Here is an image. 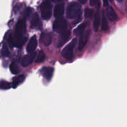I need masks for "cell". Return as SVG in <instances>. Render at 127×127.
Segmentation results:
<instances>
[{
    "label": "cell",
    "instance_id": "14",
    "mask_svg": "<svg viewBox=\"0 0 127 127\" xmlns=\"http://www.w3.org/2000/svg\"><path fill=\"white\" fill-rule=\"evenodd\" d=\"M64 7L63 4H58L54 9V16L56 17H61L64 14Z\"/></svg>",
    "mask_w": 127,
    "mask_h": 127
},
{
    "label": "cell",
    "instance_id": "13",
    "mask_svg": "<svg viewBox=\"0 0 127 127\" xmlns=\"http://www.w3.org/2000/svg\"><path fill=\"white\" fill-rule=\"evenodd\" d=\"M106 14L107 17H108L110 21H115L116 20H117L118 16L117 15L116 12H115L114 9L111 7V6H109L107 7L106 10Z\"/></svg>",
    "mask_w": 127,
    "mask_h": 127
},
{
    "label": "cell",
    "instance_id": "27",
    "mask_svg": "<svg viewBox=\"0 0 127 127\" xmlns=\"http://www.w3.org/2000/svg\"><path fill=\"white\" fill-rule=\"evenodd\" d=\"M79 1H80L81 3H82V4H85L87 0H79Z\"/></svg>",
    "mask_w": 127,
    "mask_h": 127
},
{
    "label": "cell",
    "instance_id": "25",
    "mask_svg": "<svg viewBox=\"0 0 127 127\" xmlns=\"http://www.w3.org/2000/svg\"><path fill=\"white\" fill-rule=\"evenodd\" d=\"M31 8H27V9H26V12H25V15H26V16H29L30 15V14L31 13Z\"/></svg>",
    "mask_w": 127,
    "mask_h": 127
},
{
    "label": "cell",
    "instance_id": "22",
    "mask_svg": "<svg viewBox=\"0 0 127 127\" xmlns=\"http://www.w3.org/2000/svg\"><path fill=\"white\" fill-rule=\"evenodd\" d=\"M102 31H107L108 29V22L106 17L104 15L102 16Z\"/></svg>",
    "mask_w": 127,
    "mask_h": 127
},
{
    "label": "cell",
    "instance_id": "6",
    "mask_svg": "<svg viewBox=\"0 0 127 127\" xmlns=\"http://www.w3.org/2000/svg\"><path fill=\"white\" fill-rule=\"evenodd\" d=\"M71 35V32L69 31H65L61 33L60 36L58 41V47H61L69 40Z\"/></svg>",
    "mask_w": 127,
    "mask_h": 127
},
{
    "label": "cell",
    "instance_id": "8",
    "mask_svg": "<svg viewBox=\"0 0 127 127\" xmlns=\"http://www.w3.org/2000/svg\"><path fill=\"white\" fill-rule=\"evenodd\" d=\"M35 56H36V53L34 52L29 53V54L25 56L22 60V66L26 67V66H28L29 65H30V64L32 63V62L33 61L34 58H35Z\"/></svg>",
    "mask_w": 127,
    "mask_h": 127
},
{
    "label": "cell",
    "instance_id": "1",
    "mask_svg": "<svg viewBox=\"0 0 127 127\" xmlns=\"http://www.w3.org/2000/svg\"><path fill=\"white\" fill-rule=\"evenodd\" d=\"M26 31V24L24 19H20L17 22L14 34L9 37V42L11 44L16 47H21L27 40L24 37Z\"/></svg>",
    "mask_w": 127,
    "mask_h": 127
},
{
    "label": "cell",
    "instance_id": "24",
    "mask_svg": "<svg viewBox=\"0 0 127 127\" xmlns=\"http://www.w3.org/2000/svg\"><path fill=\"white\" fill-rule=\"evenodd\" d=\"M98 0H90V4L91 6H94L95 5H96V4L97 3Z\"/></svg>",
    "mask_w": 127,
    "mask_h": 127
},
{
    "label": "cell",
    "instance_id": "2",
    "mask_svg": "<svg viewBox=\"0 0 127 127\" xmlns=\"http://www.w3.org/2000/svg\"><path fill=\"white\" fill-rule=\"evenodd\" d=\"M81 13V7L76 2H71L67 7L66 16L68 19H75L80 16Z\"/></svg>",
    "mask_w": 127,
    "mask_h": 127
},
{
    "label": "cell",
    "instance_id": "12",
    "mask_svg": "<svg viewBox=\"0 0 127 127\" xmlns=\"http://www.w3.org/2000/svg\"><path fill=\"white\" fill-rule=\"evenodd\" d=\"M40 41L45 46H49L52 43V35L50 33H43L41 35Z\"/></svg>",
    "mask_w": 127,
    "mask_h": 127
},
{
    "label": "cell",
    "instance_id": "18",
    "mask_svg": "<svg viewBox=\"0 0 127 127\" xmlns=\"http://www.w3.org/2000/svg\"><path fill=\"white\" fill-rule=\"evenodd\" d=\"M11 87V84L6 81H0V89L2 90H7L9 89Z\"/></svg>",
    "mask_w": 127,
    "mask_h": 127
},
{
    "label": "cell",
    "instance_id": "17",
    "mask_svg": "<svg viewBox=\"0 0 127 127\" xmlns=\"http://www.w3.org/2000/svg\"><path fill=\"white\" fill-rule=\"evenodd\" d=\"M87 26V22H84L83 24H81V25H79L74 31V33L76 35H81V33H83L84 31L85 30L86 27Z\"/></svg>",
    "mask_w": 127,
    "mask_h": 127
},
{
    "label": "cell",
    "instance_id": "10",
    "mask_svg": "<svg viewBox=\"0 0 127 127\" xmlns=\"http://www.w3.org/2000/svg\"><path fill=\"white\" fill-rule=\"evenodd\" d=\"M31 27L32 28L37 29H41L42 28V23L37 14H34L32 16L31 19Z\"/></svg>",
    "mask_w": 127,
    "mask_h": 127
},
{
    "label": "cell",
    "instance_id": "19",
    "mask_svg": "<svg viewBox=\"0 0 127 127\" xmlns=\"http://www.w3.org/2000/svg\"><path fill=\"white\" fill-rule=\"evenodd\" d=\"M10 71H11V73L14 74H16L18 73L19 69L18 67H17V64H16V63H12L11 64H10Z\"/></svg>",
    "mask_w": 127,
    "mask_h": 127
},
{
    "label": "cell",
    "instance_id": "15",
    "mask_svg": "<svg viewBox=\"0 0 127 127\" xmlns=\"http://www.w3.org/2000/svg\"><path fill=\"white\" fill-rule=\"evenodd\" d=\"M25 79V76L23 75H20L18 76L17 77H15L14 78L13 80H12V86L14 89L17 88L19 85L21 84L22 82L24 81Z\"/></svg>",
    "mask_w": 127,
    "mask_h": 127
},
{
    "label": "cell",
    "instance_id": "28",
    "mask_svg": "<svg viewBox=\"0 0 127 127\" xmlns=\"http://www.w3.org/2000/svg\"><path fill=\"white\" fill-rule=\"evenodd\" d=\"M52 1H55V2H58V1H62V0H52Z\"/></svg>",
    "mask_w": 127,
    "mask_h": 127
},
{
    "label": "cell",
    "instance_id": "5",
    "mask_svg": "<svg viewBox=\"0 0 127 127\" xmlns=\"http://www.w3.org/2000/svg\"><path fill=\"white\" fill-rule=\"evenodd\" d=\"M67 28V22L63 19H58L53 23V29L56 32L62 33Z\"/></svg>",
    "mask_w": 127,
    "mask_h": 127
},
{
    "label": "cell",
    "instance_id": "30",
    "mask_svg": "<svg viewBox=\"0 0 127 127\" xmlns=\"http://www.w3.org/2000/svg\"><path fill=\"white\" fill-rule=\"evenodd\" d=\"M110 1H113V0H110Z\"/></svg>",
    "mask_w": 127,
    "mask_h": 127
},
{
    "label": "cell",
    "instance_id": "21",
    "mask_svg": "<svg viewBox=\"0 0 127 127\" xmlns=\"http://www.w3.org/2000/svg\"><path fill=\"white\" fill-rule=\"evenodd\" d=\"M1 54L4 57H7L9 55V51L8 48L6 44H4L2 45V50H1Z\"/></svg>",
    "mask_w": 127,
    "mask_h": 127
},
{
    "label": "cell",
    "instance_id": "11",
    "mask_svg": "<svg viewBox=\"0 0 127 127\" xmlns=\"http://www.w3.org/2000/svg\"><path fill=\"white\" fill-rule=\"evenodd\" d=\"M37 46V40L35 35L32 37L27 46V51L28 53L33 52Z\"/></svg>",
    "mask_w": 127,
    "mask_h": 127
},
{
    "label": "cell",
    "instance_id": "4",
    "mask_svg": "<svg viewBox=\"0 0 127 127\" xmlns=\"http://www.w3.org/2000/svg\"><path fill=\"white\" fill-rule=\"evenodd\" d=\"M77 43L76 38H74L71 40V42L67 45L62 52V55L64 58L67 60H71L73 58V53L74 50V47Z\"/></svg>",
    "mask_w": 127,
    "mask_h": 127
},
{
    "label": "cell",
    "instance_id": "20",
    "mask_svg": "<svg viewBox=\"0 0 127 127\" xmlns=\"http://www.w3.org/2000/svg\"><path fill=\"white\" fill-rule=\"evenodd\" d=\"M45 58V55L44 52L43 51H40L38 53V56H37V58H36V63H41V62H42L44 60Z\"/></svg>",
    "mask_w": 127,
    "mask_h": 127
},
{
    "label": "cell",
    "instance_id": "9",
    "mask_svg": "<svg viewBox=\"0 0 127 127\" xmlns=\"http://www.w3.org/2000/svg\"><path fill=\"white\" fill-rule=\"evenodd\" d=\"M88 37H89V31H87L83 33L79 39V45H78V49L79 50H82L86 45L88 40Z\"/></svg>",
    "mask_w": 127,
    "mask_h": 127
},
{
    "label": "cell",
    "instance_id": "29",
    "mask_svg": "<svg viewBox=\"0 0 127 127\" xmlns=\"http://www.w3.org/2000/svg\"><path fill=\"white\" fill-rule=\"evenodd\" d=\"M117 1L119 2H122L123 0H117Z\"/></svg>",
    "mask_w": 127,
    "mask_h": 127
},
{
    "label": "cell",
    "instance_id": "3",
    "mask_svg": "<svg viewBox=\"0 0 127 127\" xmlns=\"http://www.w3.org/2000/svg\"><path fill=\"white\" fill-rule=\"evenodd\" d=\"M41 15L43 19H49L52 15V4L48 0L43 1L40 6Z\"/></svg>",
    "mask_w": 127,
    "mask_h": 127
},
{
    "label": "cell",
    "instance_id": "26",
    "mask_svg": "<svg viewBox=\"0 0 127 127\" xmlns=\"http://www.w3.org/2000/svg\"><path fill=\"white\" fill-rule=\"evenodd\" d=\"M103 4H104V6H108L109 1H108V0H103Z\"/></svg>",
    "mask_w": 127,
    "mask_h": 127
},
{
    "label": "cell",
    "instance_id": "7",
    "mask_svg": "<svg viewBox=\"0 0 127 127\" xmlns=\"http://www.w3.org/2000/svg\"><path fill=\"white\" fill-rule=\"evenodd\" d=\"M53 71H54V69L52 67H43L40 71L42 75L48 81H50L52 79Z\"/></svg>",
    "mask_w": 127,
    "mask_h": 127
},
{
    "label": "cell",
    "instance_id": "16",
    "mask_svg": "<svg viewBox=\"0 0 127 127\" xmlns=\"http://www.w3.org/2000/svg\"><path fill=\"white\" fill-rule=\"evenodd\" d=\"M100 14L99 12H97L95 14L94 16V25H93V27L95 31H97L98 28H99V26H100Z\"/></svg>",
    "mask_w": 127,
    "mask_h": 127
},
{
    "label": "cell",
    "instance_id": "23",
    "mask_svg": "<svg viewBox=\"0 0 127 127\" xmlns=\"http://www.w3.org/2000/svg\"><path fill=\"white\" fill-rule=\"evenodd\" d=\"M93 13L94 11L91 9H86L85 11V17L88 19H91L93 17Z\"/></svg>",
    "mask_w": 127,
    "mask_h": 127
}]
</instances>
